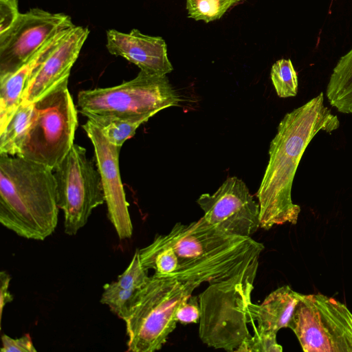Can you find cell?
I'll return each mask as SVG.
<instances>
[{
  "instance_id": "cell-1",
  "label": "cell",
  "mask_w": 352,
  "mask_h": 352,
  "mask_svg": "<svg viewBox=\"0 0 352 352\" xmlns=\"http://www.w3.org/2000/svg\"><path fill=\"white\" fill-rule=\"evenodd\" d=\"M340 126L338 116L324 105L320 93L285 114L270 143L269 161L256 193L260 228L296 224L300 208L293 203L292 188L302 155L320 131L331 133Z\"/></svg>"
},
{
  "instance_id": "cell-2",
  "label": "cell",
  "mask_w": 352,
  "mask_h": 352,
  "mask_svg": "<svg viewBox=\"0 0 352 352\" xmlns=\"http://www.w3.org/2000/svg\"><path fill=\"white\" fill-rule=\"evenodd\" d=\"M154 243L170 247L178 265L169 278L199 286L230 282L256 273L264 249L251 236L232 234L209 224L201 217L188 224L177 223L168 234L157 235Z\"/></svg>"
},
{
  "instance_id": "cell-3",
  "label": "cell",
  "mask_w": 352,
  "mask_h": 352,
  "mask_svg": "<svg viewBox=\"0 0 352 352\" xmlns=\"http://www.w3.org/2000/svg\"><path fill=\"white\" fill-rule=\"evenodd\" d=\"M56 182L48 166L0 154V222L18 236L43 241L58 224Z\"/></svg>"
},
{
  "instance_id": "cell-4",
  "label": "cell",
  "mask_w": 352,
  "mask_h": 352,
  "mask_svg": "<svg viewBox=\"0 0 352 352\" xmlns=\"http://www.w3.org/2000/svg\"><path fill=\"white\" fill-rule=\"evenodd\" d=\"M197 287L189 281L150 276L124 320L128 351L160 350L176 327L177 308Z\"/></svg>"
},
{
  "instance_id": "cell-5",
  "label": "cell",
  "mask_w": 352,
  "mask_h": 352,
  "mask_svg": "<svg viewBox=\"0 0 352 352\" xmlns=\"http://www.w3.org/2000/svg\"><path fill=\"white\" fill-rule=\"evenodd\" d=\"M65 79L34 102L30 126L18 156L54 170L71 150L78 111Z\"/></svg>"
},
{
  "instance_id": "cell-6",
  "label": "cell",
  "mask_w": 352,
  "mask_h": 352,
  "mask_svg": "<svg viewBox=\"0 0 352 352\" xmlns=\"http://www.w3.org/2000/svg\"><path fill=\"white\" fill-rule=\"evenodd\" d=\"M179 102V96L166 75L141 70L136 77L120 85L82 90L78 94V107L86 117L156 114L177 106Z\"/></svg>"
},
{
  "instance_id": "cell-7",
  "label": "cell",
  "mask_w": 352,
  "mask_h": 352,
  "mask_svg": "<svg viewBox=\"0 0 352 352\" xmlns=\"http://www.w3.org/2000/svg\"><path fill=\"white\" fill-rule=\"evenodd\" d=\"M288 328L305 352H352V313L333 298L302 294Z\"/></svg>"
},
{
  "instance_id": "cell-8",
  "label": "cell",
  "mask_w": 352,
  "mask_h": 352,
  "mask_svg": "<svg viewBox=\"0 0 352 352\" xmlns=\"http://www.w3.org/2000/svg\"><path fill=\"white\" fill-rule=\"evenodd\" d=\"M53 171L64 230L73 236L86 225L92 211L105 203L101 176L86 149L76 144Z\"/></svg>"
},
{
  "instance_id": "cell-9",
  "label": "cell",
  "mask_w": 352,
  "mask_h": 352,
  "mask_svg": "<svg viewBox=\"0 0 352 352\" xmlns=\"http://www.w3.org/2000/svg\"><path fill=\"white\" fill-rule=\"evenodd\" d=\"M75 25L64 13L32 8L0 34V78L21 67L49 40Z\"/></svg>"
},
{
  "instance_id": "cell-10",
  "label": "cell",
  "mask_w": 352,
  "mask_h": 352,
  "mask_svg": "<svg viewBox=\"0 0 352 352\" xmlns=\"http://www.w3.org/2000/svg\"><path fill=\"white\" fill-rule=\"evenodd\" d=\"M197 203L205 221L226 232L250 236L260 228L259 204L236 177L227 178L213 194H202Z\"/></svg>"
},
{
  "instance_id": "cell-11",
  "label": "cell",
  "mask_w": 352,
  "mask_h": 352,
  "mask_svg": "<svg viewBox=\"0 0 352 352\" xmlns=\"http://www.w3.org/2000/svg\"><path fill=\"white\" fill-rule=\"evenodd\" d=\"M82 126L94 148L96 164L101 176L109 219L120 239L130 238L133 226L119 169L121 147L111 144L90 120Z\"/></svg>"
},
{
  "instance_id": "cell-12",
  "label": "cell",
  "mask_w": 352,
  "mask_h": 352,
  "mask_svg": "<svg viewBox=\"0 0 352 352\" xmlns=\"http://www.w3.org/2000/svg\"><path fill=\"white\" fill-rule=\"evenodd\" d=\"M89 33V29L82 26L74 25L67 30L60 42L34 69L22 102H34L56 85L69 78Z\"/></svg>"
},
{
  "instance_id": "cell-13",
  "label": "cell",
  "mask_w": 352,
  "mask_h": 352,
  "mask_svg": "<svg viewBox=\"0 0 352 352\" xmlns=\"http://www.w3.org/2000/svg\"><path fill=\"white\" fill-rule=\"evenodd\" d=\"M106 35L108 52L135 64L141 71L166 75L173 70L166 43L162 37L144 34L138 29L128 33L109 29Z\"/></svg>"
},
{
  "instance_id": "cell-14",
  "label": "cell",
  "mask_w": 352,
  "mask_h": 352,
  "mask_svg": "<svg viewBox=\"0 0 352 352\" xmlns=\"http://www.w3.org/2000/svg\"><path fill=\"white\" fill-rule=\"evenodd\" d=\"M302 294L294 291L289 285L278 287L271 292L261 305L245 300L244 314L246 322H256L254 330L276 333L288 327L294 311Z\"/></svg>"
},
{
  "instance_id": "cell-15",
  "label": "cell",
  "mask_w": 352,
  "mask_h": 352,
  "mask_svg": "<svg viewBox=\"0 0 352 352\" xmlns=\"http://www.w3.org/2000/svg\"><path fill=\"white\" fill-rule=\"evenodd\" d=\"M149 278L148 270L141 263L139 250L136 249L124 272L116 280L103 286L100 302L107 305L113 314L124 320Z\"/></svg>"
},
{
  "instance_id": "cell-16",
  "label": "cell",
  "mask_w": 352,
  "mask_h": 352,
  "mask_svg": "<svg viewBox=\"0 0 352 352\" xmlns=\"http://www.w3.org/2000/svg\"><path fill=\"white\" fill-rule=\"evenodd\" d=\"M68 30L49 40L16 72L0 78V129L21 104L24 91L34 69L60 42Z\"/></svg>"
},
{
  "instance_id": "cell-17",
  "label": "cell",
  "mask_w": 352,
  "mask_h": 352,
  "mask_svg": "<svg viewBox=\"0 0 352 352\" xmlns=\"http://www.w3.org/2000/svg\"><path fill=\"white\" fill-rule=\"evenodd\" d=\"M326 96L330 104L342 113H352V48L342 56L330 76Z\"/></svg>"
},
{
  "instance_id": "cell-18",
  "label": "cell",
  "mask_w": 352,
  "mask_h": 352,
  "mask_svg": "<svg viewBox=\"0 0 352 352\" xmlns=\"http://www.w3.org/2000/svg\"><path fill=\"white\" fill-rule=\"evenodd\" d=\"M148 113L138 116H89L87 118L98 126L106 139L113 145L122 147L132 138L138 127L154 116Z\"/></svg>"
},
{
  "instance_id": "cell-19",
  "label": "cell",
  "mask_w": 352,
  "mask_h": 352,
  "mask_svg": "<svg viewBox=\"0 0 352 352\" xmlns=\"http://www.w3.org/2000/svg\"><path fill=\"white\" fill-rule=\"evenodd\" d=\"M34 104L21 102L0 129V154L17 155L30 126Z\"/></svg>"
},
{
  "instance_id": "cell-20",
  "label": "cell",
  "mask_w": 352,
  "mask_h": 352,
  "mask_svg": "<svg viewBox=\"0 0 352 352\" xmlns=\"http://www.w3.org/2000/svg\"><path fill=\"white\" fill-rule=\"evenodd\" d=\"M270 77L278 97H294L297 94L298 76L290 59L282 58L275 62Z\"/></svg>"
},
{
  "instance_id": "cell-21",
  "label": "cell",
  "mask_w": 352,
  "mask_h": 352,
  "mask_svg": "<svg viewBox=\"0 0 352 352\" xmlns=\"http://www.w3.org/2000/svg\"><path fill=\"white\" fill-rule=\"evenodd\" d=\"M241 0H186L188 17L206 23L220 19Z\"/></svg>"
},
{
  "instance_id": "cell-22",
  "label": "cell",
  "mask_w": 352,
  "mask_h": 352,
  "mask_svg": "<svg viewBox=\"0 0 352 352\" xmlns=\"http://www.w3.org/2000/svg\"><path fill=\"white\" fill-rule=\"evenodd\" d=\"M240 352H281L276 333L254 330V335L245 338L235 350Z\"/></svg>"
},
{
  "instance_id": "cell-23",
  "label": "cell",
  "mask_w": 352,
  "mask_h": 352,
  "mask_svg": "<svg viewBox=\"0 0 352 352\" xmlns=\"http://www.w3.org/2000/svg\"><path fill=\"white\" fill-rule=\"evenodd\" d=\"M201 315L197 297L190 296L184 300L176 311L177 322L182 324L197 322Z\"/></svg>"
},
{
  "instance_id": "cell-24",
  "label": "cell",
  "mask_w": 352,
  "mask_h": 352,
  "mask_svg": "<svg viewBox=\"0 0 352 352\" xmlns=\"http://www.w3.org/2000/svg\"><path fill=\"white\" fill-rule=\"evenodd\" d=\"M20 14L18 0H0V34L8 30Z\"/></svg>"
},
{
  "instance_id": "cell-25",
  "label": "cell",
  "mask_w": 352,
  "mask_h": 352,
  "mask_svg": "<svg viewBox=\"0 0 352 352\" xmlns=\"http://www.w3.org/2000/svg\"><path fill=\"white\" fill-rule=\"evenodd\" d=\"M1 352H36L32 340L29 333L19 338H12L8 335L1 336Z\"/></svg>"
},
{
  "instance_id": "cell-26",
  "label": "cell",
  "mask_w": 352,
  "mask_h": 352,
  "mask_svg": "<svg viewBox=\"0 0 352 352\" xmlns=\"http://www.w3.org/2000/svg\"><path fill=\"white\" fill-rule=\"evenodd\" d=\"M11 280L10 275L6 271L0 272V318L1 321L3 310L6 304L11 302L13 296L8 290Z\"/></svg>"
}]
</instances>
